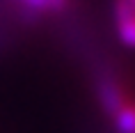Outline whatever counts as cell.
Returning a JSON list of instances; mask_svg holds the SVG:
<instances>
[{
  "instance_id": "cell-1",
  "label": "cell",
  "mask_w": 135,
  "mask_h": 133,
  "mask_svg": "<svg viewBox=\"0 0 135 133\" xmlns=\"http://www.w3.org/2000/svg\"><path fill=\"white\" fill-rule=\"evenodd\" d=\"M96 99H99L101 108L114 117L117 112L126 106V99H124V92H121V85L119 80L110 74V71H103L96 80Z\"/></svg>"
},
{
  "instance_id": "cell-2",
  "label": "cell",
  "mask_w": 135,
  "mask_h": 133,
  "mask_svg": "<svg viewBox=\"0 0 135 133\" xmlns=\"http://www.w3.org/2000/svg\"><path fill=\"white\" fill-rule=\"evenodd\" d=\"M112 21H114V30H117V37L121 39V44L135 48V5L128 2V0H114Z\"/></svg>"
},
{
  "instance_id": "cell-3",
  "label": "cell",
  "mask_w": 135,
  "mask_h": 133,
  "mask_svg": "<svg viewBox=\"0 0 135 133\" xmlns=\"http://www.w3.org/2000/svg\"><path fill=\"white\" fill-rule=\"evenodd\" d=\"M112 119H114L117 133H135V106L126 103Z\"/></svg>"
},
{
  "instance_id": "cell-4",
  "label": "cell",
  "mask_w": 135,
  "mask_h": 133,
  "mask_svg": "<svg viewBox=\"0 0 135 133\" xmlns=\"http://www.w3.org/2000/svg\"><path fill=\"white\" fill-rule=\"evenodd\" d=\"M28 12H57L66 5V0H16Z\"/></svg>"
},
{
  "instance_id": "cell-5",
  "label": "cell",
  "mask_w": 135,
  "mask_h": 133,
  "mask_svg": "<svg viewBox=\"0 0 135 133\" xmlns=\"http://www.w3.org/2000/svg\"><path fill=\"white\" fill-rule=\"evenodd\" d=\"M128 2H133V5H135V0H128Z\"/></svg>"
}]
</instances>
